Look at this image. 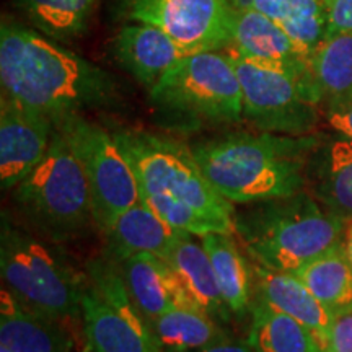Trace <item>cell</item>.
<instances>
[{
  "label": "cell",
  "instance_id": "cell-25",
  "mask_svg": "<svg viewBox=\"0 0 352 352\" xmlns=\"http://www.w3.org/2000/svg\"><path fill=\"white\" fill-rule=\"evenodd\" d=\"M321 100L328 104L352 98V33L328 34L310 57Z\"/></svg>",
  "mask_w": 352,
  "mask_h": 352
},
{
  "label": "cell",
  "instance_id": "cell-12",
  "mask_svg": "<svg viewBox=\"0 0 352 352\" xmlns=\"http://www.w3.org/2000/svg\"><path fill=\"white\" fill-rule=\"evenodd\" d=\"M56 124L46 114L0 100V182L12 189L36 168L50 148Z\"/></svg>",
  "mask_w": 352,
  "mask_h": 352
},
{
  "label": "cell",
  "instance_id": "cell-3",
  "mask_svg": "<svg viewBox=\"0 0 352 352\" xmlns=\"http://www.w3.org/2000/svg\"><path fill=\"white\" fill-rule=\"evenodd\" d=\"M243 206L233 214V226L259 266L296 272L344 240V220L329 214L310 192Z\"/></svg>",
  "mask_w": 352,
  "mask_h": 352
},
{
  "label": "cell",
  "instance_id": "cell-10",
  "mask_svg": "<svg viewBox=\"0 0 352 352\" xmlns=\"http://www.w3.org/2000/svg\"><path fill=\"white\" fill-rule=\"evenodd\" d=\"M243 94V118L263 132L308 135L318 122V88L280 69L228 54Z\"/></svg>",
  "mask_w": 352,
  "mask_h": 352
},
{
  "label": "cell",
  "instance_id": "cell-19",
  "mask_svg": "<svg viewBox=\"0 0 352 352\" xmlns=\"http://www.w3.org/2000/svg\"><path fill=\"white\" fill-rule=\"evenodd\" d=\"M108 254L116 261L135 253H152L166 259L184 233L171 227L142 202L124 210L107 232Z\"/></svg>",
  "mask_w": 352,
  "mask_h": 352
},
{
  "label": "cell",
  "instance_id": "cell-17",
  "mask_svg": "<svg viewBox=\"0 0 352 352\" xmlns=\"http://www.w3.org/2000/svg\"><path fill=\"white\" fill-rule=\"evenodd\" d=\"M307 188L310 195L328 210L352 220V140H329L311 152L307 165Z\"/></svg>",
  "mask_w": 352,
  "mask_h": 352
},
{
  "label": "cell",
  "instance_id": "cell-29",
  "mask_svg": "<svg viewBox=\"0 0 352 352\" xmlns=\"http://www.w3.org/2000/svg\"><path fill=\"white\" fill-rule=\"evenodd\" d=\"M318 352H352V311L334 318L329 346Z\"/></svg>",
  "mask_w": 352,
  "mask_h": 352
},
{
  "label": "cell",
  "instance_id": "cell-18",
  "mask_svg": "<svg viewBox=\"0 0 352 352\" xmlns=\"http://www.w3.org/2000/svg\"><path fill=\"white\" fill-rule=\"evenodd\" d=\"M0 342L13 352H67L72 344L59 320L33 310L6 289L0 300Z\"/></svg>",
  "mask_w": 352,
  "mask_h": 352
},
{
  "label": "cell",
  "instance_id": "cell-13",
  "mask_svg": "<svg viewBox=\"0 0 352 352\" xmlns=\"http://www.w3.org/2000/svg\"><path fill=\"white\" fill-rule=\"evenodd\" d=\"M228 47L232 51L230 54L267 67L280 69L316 87L310 57L303 54L279 25L254 8H236Z\"/></svg>",
  "mask_w": 352,
  "mask_h": 352
},
{
  "label": "cell",
  "instance_id": "cell-9",
  "mask_svg": "<svg viewBox=\"0 0 352 352\" xmlns=\"http://www.w3.org/2000/svg\"><path fill=\"white\" fill-rule=\"evenodd\" d=\"M52 121L85 171L96 226L107 232L124 210L140 202L134 171L113 134L103 127L87 121L82 114H67Z\"/></svg>",
  "mask_w": 352,
  "mask_h": 352
},
{
  "label": "cell",
  "instance_id": "cell-21",
  "mask_svg": "<svg viewBox=\"0 0 352 352\" xmlns=\"http://www.w3.org/2000/svg\"><path fill=\"white\" fill-rule=\"evenodd\" d=\"M236 8H254L279 25L292 41L311 57L328 36L324 0H233Z\"/></svg>",
  "mask_w": 352,
  "mask_h": 352
},
{
  "label": "cell",
  "instance_id": "cell-23",
  "mask_svg": "<svg viewBox=\"0 0 352 352\" xmlns=\"http://www.w3.org/2000/svg\"><path fill=\"white\" fill-rule=\"evenodd\" d=\"M201 239L228 308L232 314L243 316L250 308L252 272L240 253L239 245L230 233L214 232Z\"/></svg>",
  "mask_w": 352,
  "mask_h": 352
},
{
  "label": "cell",
  "instance_id": "cell-28",
  "mask_svg": "<svg viewBox=\"0 0 352 352\" xmlns=\"http://www.w3.org/2000/svg\"><path fill=\"white\" fill-rule=\"evenodd\" d=\"M328 34L352 33V0H324Z\"/></svg>",
  "mask_w": 352,
  "mask_h": 352
},
{
  "label": "cell",
  "instance_id": "cell-8",
  "mask_svg": "<svg viewBox=\"0 0 352 352\" xmlns=\"http://www.w3.org/2000/svg\"><path fill=\"white\" fill-rule=\"evenodd\" d=\"M116 259L88 263L90 285L82 297L88 342L95 352H164L151 324L140 315Z\"/></svg>",
  "mask_w": 352,
  "mask_h": 352
},
{
  "label": "cell",
  "instance_id": "cell-1",
  "mask_svg": "<svg viewBox=\"0 0 352 352\" xmlns=\"http://www.w3.org/2000/svg\"><path fill=\"white\" fill-rule=\"evenodd\" d=\"M0 82L3 96L52 120L121 101L111 74L10 19L0 25Z\"/></svg>",
  "mask_w": 352,
  "mask_h": 352
},
{
  "label": "cell",
  "instance_id": "cell-26",
  "mask_svg": "<svg viewBox=\"0 0 352 352\" xmlns=\"http://www.w3.org/2000/svg\"><path fill=\"white\" fill-rule=\"evenodd\" d=\"M248 342L256 352H318L315 336L292 316L261 300L252 308Z\"/></svg>",
  "mask_w": 352,
  "mask_h": 352
},
{
  "label": "cell",
  "instance_id": "cell-14",
  "mask_svg": "<svg viewBox=\"0 0 352 352\" xmlns=\"http://www.w3.org/2000/svg\"><path fill=\"white\" fill-rule=\"evenodd\" d=\"M118 263L132 302L151 327L171 308H196L164 258L135 253Z\"/></svg>",
  "mask_w": 352,
  "mask_h": 352
},
{
  "label": "cell",
  "instance_id": "cell-4",
  "mask_svg": "<svg viewBox=\"0 0 352 352\" xmlns=\"http://www.w3.org/2000/svg\"><path fill=\"white\" fill-rule=\"evenodd\" d=\"M113 138L134 171L140 201L155 197L184 202L217 223L222 233H235L232 201L202 173L192 148L145 131L121 129L113 132Z\"/></svg>",
  "mask_w": 352,
  "mask_h": 352
},
{
  "label": "cell",
  "instance_id": "cell-15",
  "mask_svg": "<svg viewBox=\"0 0 352 352\" xmlns=\"http://www.w3.org/2000/svg\"><path fill=\"white\" fill-rule=\"evenodd\" d=\"M113 52L122 67L148 90L188 52L155 25H127L113 41Z\"/></svg>",
  "mask_w": 352,
  "mask_h": 352
},
{
  "label": "cell",
  "instance_id": "cell-32",
  "mask_svg": "<svg viewBox=\"0 0 352 352\" xmlns=\"http://www.w3.org/2000/svg\"><path fill=\"white\" fill-rule=\"evenodd\" d=\"M344 246H346L347 258H349L351 266H352V220H351L349 226H347V228H346V233H344Z\"/></svg>",
  "mask_w": 352,
  "mask_h": 352
},
{
  "label": "cell",
  "instance_id": "cell-30",
  "mask_svg": "<svg viewBox=\"0 0 352 352\" xmlns=\"http://www.w3.org/2000/svg\"><path fill=\"white\" fill-rule=\"evenodd\" d=\"M327 121L341 138L352 140V98L328 104Z\"/></svg>",
  "mask_w": 352,
  "mask_h": 352
},
{
  "label": "cell",
  "instance_id": "cell-7",
  "mask_svg": "<svg viewBox=\"0 0 352 352\" xmlns=\"http://www.w3.org/2000/svg\"><path fill=\"white\" fill-rule=\"evenodd\" d=\"M148 91L158 109L191 121L227 124L243 118L239 74L219 51L184 56Z\"/></svg>",
  "mask_w": 352,
  "mask_h": 352
},
{
  "label": "cell",
  "instance_id": "cell-11",
  "mask_svg": "<svg viewBox=\"0 0 352 352\" xmlns=\"http://www.w3.org/2000/svg\"><path fill=\"white\" fill-rule=\"evenodd\" d=\"M233 0H127L126 15L155 25L188 54L228 50L235 16Z\"/></svg>",
  "mask_w": 352,
  "mask_h": 352
},
{
  "label": "cell",
  "instance_id": "cell-22",
  "mask_svg": "<svg viewBox=\"0 0 352 352\" xmlns=\"http://www.w3.org/2000/svg\"><path fill=\"white\" fill-rule=\"evenodd\" d=\"M296 274L334 318L352 311V266L344 240Z\"/></svg>",
  "mask_w": 352,
  "mask_h": 352
},
{
  "label": "cell",
  "instance_id": "cell-34",
  "mask_svg": "<svg viewBox=\"0 0 352 352\" xmlns=\"http://www.w3.org/2000/svg\"><path fill=\"white\" fill-rule=\"evenodd\" d=\"M85 352H90V351H85Z\"/></svg>",
  "mask_w": 352,
  "mask_h": 352
},
{
  "label": "cell",
  "instance_id": "cell-16",
  "mask_svg": "<svg viewBox=\"0 0 352 352\" xmlns=\"http://www.w3.org/2000/svg\"><path fill=\"white\" fill-rule=\"evenodd\" d=\"M256 274V300L292 316L315 336L318 351L327 349L331 340L334 316L321 305L310 289L292 272L254 267Z\"/></svg>",
  "mask_w": 352,
  "mask_h": 352
},
{
  "label": "cell",
  "instance_id": "cell-6",
  "mask_svg": "<svg viewBox=\"0 0 352 352\" xmlns=\"http://www.w3.org/2000/svg\"><path fill=\"white\" fill-rule=\"evenodd\" d=\"M0 271L8 290L33 310L54 320L82 314L83 279L65 254L33 239L2 215Z\"/></svg>",
  "mask_w": 352,
  "mask_h": 352
},
{
  "label": "cell",
  "instance_id": "cell-5",
  "mask_svg": "<svg viewBox=\"0 0 352 352\" xmlns=\"http://www.w3.org/2000/svg\"><path fill=\"white\" fill-rule=\"evenodd\" d=\"M13 204L33 230L54 243L76 240L96 223L85 171L57 129L43 160L13 189Z\"/></svg>",
  "mask_w": 352,
  "mask_h": 352
},
{
  "label": "cell",
  "instance_id": "cell-24",
  "mask_svg": "<svg viewBox=\"0 0 352 352\" xmlns=\"http://www.w3.org/2000/svg\"><path fill=\"white\" fill-rule=\"evenodd\" d=\"M164 352H192L227 340L214 318L197 308H171L152 323Z\"/></svg>",
  "mask_w": 352,
  "mask_h": 352
},
{
  "label": "cell",
  "instance_id": "cell-33",
  "mask_svg": "<svg viewBox=\"0 0 352 352\" xmlns=\"http://www.w3.org/2000/svg\"><path fill=\"white\" fill-rule=\"evenodd\" d=\"M0 352H13V351H10V349H8V347H6V346H0Z\"/></svg>",
  "mask_w": 352,
  "mask_h": 352
},
{
  "label": "cell",
  "instance_id": "cell-20",
  "mask_svg": "<svg viewBox=\"0 0 352 352\" xmlns=\"http://www.w3.org/2000/svg\"><path fill=\"white\" fill-rule=\"evenodd\" d=\"M165 261L171 266L189 300L197 310L222 323L230 320L232 310L219 287L209 254L206 253L204 246L191 240V233H184L176 241Z\"/></svg>",
  "mask_w": 352,
  "mask_h": 352
},
{
  "label": "cell",
  "instance_id": "cell-31",
  "mask_svg": "<svg viewBox=\"0 0 352 352\" xmlns=\"http://www.w3.org/2000/svg\"><path fill=\"white\" fill-rule=\"evenodd\" d=\"M192 352H256L253 349V346L250 344L248 340L246 341H235L227 338V340L215 342V344L204 347V349L192 351Z\"/></svg>",
  "mask_w": 352,
  "mask_h": 352
},
{
  "label": "cell",
  "instance_id": "cell-2",
  "mask_svg": "<svg viewBox=\"0 0 352 352\" xmlns=\"http://www.w3.org/2000/svg\"><path fill=\"white\" fill-rule=\"evenodd\" d=\"M318 144L315 135L230 134L195 145L192 153L220 195L252 204L302 192Z\"/></svg>",
  "mask_w": 352,
  "mask_h": 352
},
{
  "label": "cell",
  "instance_id": "cell-27",
  "mask_svg": "<svg viewBox=\"0 0 352 352\" xmlns=\"http://www.w3.org/2000/svg\"><path fill=\"white\" fill-rule=\"evenodd\" d=\"M13 3L39 33L65 41L85 32L96 0H13Z\"/></svg>",
  "mask_w": 352,
  "mask_h": 352
}]
</instances>
